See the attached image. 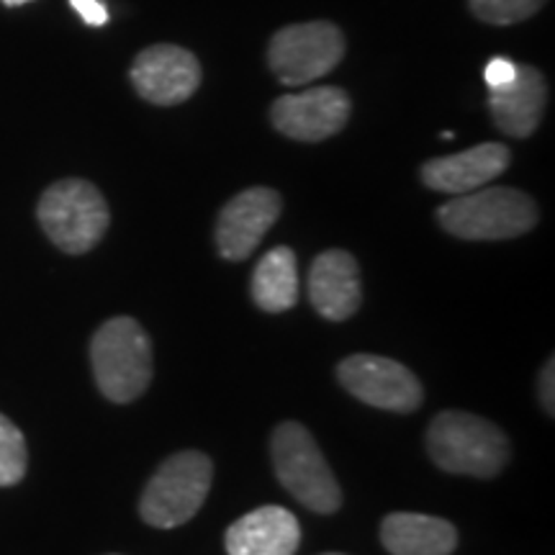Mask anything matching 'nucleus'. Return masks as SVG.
<instances>
[{"label":"nucleus","instance_id":"obj_1","mask_svg":"<svg viewBox=\"0 0 555 555\" xmlns=\"http://www.w3.org/2000/svg\"><path fill=\"white\" fill-rule=\"evenodd\" d=\"M90 365L101 393L114 404H129L152 380V345L142 324L114 317L90 339Z\"/></svg>","mask_w":555,"mask_h":555},{"label":"nucleus","instance_id":"obj_2","mask_svg":"<svg viewBox=\"0 0 555 555\" xmlns=\"http://www.w3.org/2000/svg\"><path fill=\"white\" fill-rule=\"evenodd\" d=\"M427 450L448 474L494 478L509 461V442L502 429L483 416L442 412L427 429Z\"/></svg>","mask_w":555,"mask_h":555},{"label":"nucleus","instance_id":"obj_3","mask_svg":"<svg viewBox=\"0 0 555 555\" xmlns=\"http://www.w3.org/2000/svg\"><path fill=\"white\" fill-rule=\"evenodd\" d=\"M437 221L461 240H512L538 224V206L517 189H476L437 208Z\"/></svg>","mask_w":555,"mask_h":555},{"label":"nucleus","instance_id":"obj_4","mask_svg":"<svg viewBox=\"0 0 555 555\" xmlns=\"http://www.w3.org/2000/svg\"><path fill=\"white\" fill-rule=\"evenodd\" d=\"M37 217L47 237L67 255L90 253L111 224L106 198L80 178L57 180L41 193Z\"/></svg>","mask_w":555,"mask_h":555},{"label":"nucleus","instance_id":"obj_5","mask_svg":"<svg viewBox=\"0 0 555 555\" xmlns=\"http://www.w3.org/2000/svg\"><path fill=\"white\" fill-rule=\"evenodd\" d=\"M278 481L307 509L317 515H332L343 504V491L314 437L298 422H283L270 442Z\"/></svg>","mask_w":555,"mask_h":555},{"label":"nucleus","instance_id":"obj_6","mask_svg":"<svg viewBox=\"0 0 555 555\" xmlns=\"http://www.w3.org/2000/svg\"><path fill=\"white\" fill-rule=\"evenodd\" d=\"M214 466L204 453L185 450L168 457L150 478L139 502V515L152 527L172 530L196 517L211 489Z\"/></svg>","mask_w":555,"mask_h":555},{"label":"nucleus","instance_id":"obj_7","mask_svg":"<svg viewBox=\"0 0 555 555\" xmlns=\"http://www.w3.org/2000/svg\"><path fill=\"white\" fill-rule=\"evenodd\" d=\"M345 37L330 21H307L281 29L270 41V69L283 86H307L339 65Z\"/></svg>","mask_w":555,"mask_h":555},{"label":"nucleus","instance_id":"obj_8","mask_svg":"<svg viewBox=\"0 0 555 555\" xmlns=\"http://www.w3.org/2000/svg\"><path fill=\"white\" fill-rule=\"evenodd\" d=\"M337 378L352 397L386 412L406 414L422 404V384L391 358L350 356L339 363Z\"/></svg>","mask_w":555,"mask_h":555},{"label":"nucleus","instance_id":"obj_9","mask_svg":"<svg viewBox=\"0 0 555 555\" xmlns=\"http://www.w3.org/2000/svg\"><path fill=\"white\" fill-rule=\"evenodd\" d=\"M273 127L298 142H322L345 129L350 119V99L332 86L309 88L304 93L283 95L270 108Z\"/></svg>","mask_w":555,"mask_h":555},{"label":"nucleus","instance_id":"obj_10","mask_svg":"<svg viewBox=\"0 0 555 555\" xmlns=\"http://www.w3.org/2000/svg\"><path fill=\"white\" fill-rule=\"evenodd\" d=\"M129 75L137 93L155 106L189 101L201 86L198 60L176 44H155L139 52Z\"/></svg>","mask_w":555,"mask_h":555},{"label":"nucleus","instance_id":"obj_11","mask_svg":"<svg viewBox=\"0 0 555 555\" xmlns=\"http://www.w3.org/2000/svg\"><path fill=\"white\" fill-rule=\"evenodd\" d=\"M281 217V196L266 185H255L221 208L217 247L227 260H247Z\"/></svg>","mask_w":555,"mask_h":555},{"label":"nucleus","instance_id":"obj_12","mask_svg":"<svg viewBox=\"0 0 555 555\" xmlns=\"http://www.w3.org/2000/svg\"><path fill=\"white\" fill-rule=\"evenodd\" d=\"M506 165H509V150L499 142H486L457 155L429 159L422 165V180L427 189L461 196L496 180Z\"/></svg>","mask_w":555,"mask_h":555},{"label":"nucleus","instance_id":"obj_13","mask_svg":"<svg viewBox=\"0 0 555 555\" xmlns=\"http://www.w3.org/2000/svg\"><path fill=\"white\" fill-rule=\"evenodd\" d=\"M309 298L314 309L332 322H345L360 309L363 283L356 258L345 249H327L311 262Z\"/></svg>","mask_w":555,"mask_h":555},{"label":"nucleus","instance_id":"obj_14","mask_svg":"<svg viewBox=\"0 0 555 555\" xmlns=\"http://www.w3.org/2000/svg\"><path fill=\"white\" fill-rule=\"evenodd\" d=\"M224 543L229 555H296L301 527L283 506H260L229 527Z\"/></svg>","mask_w":555,"mask_h":555},{"label":"nucleus","instance_id":"obj_15","mask_svg":"<svg viewBox=\"0 0 555 555\" xmlns=\"http://www.w3.org/2000/svg\"><path fill=\"white\" fill-rule=\"evenodd\" d=\"M547 103L545 78L535 67H517V78L502 90H489V108L499 131L525 139L540 127Z\"/></svg>","mask_w":555,"mask_h":555},{"label":"nucleus","instance_id":"obj_16","mask_svg":"<svg viewBox=\"0 0 555 555\" xmlns=\"http://www.w3.org/2000/svg\"><path fill=\"white\" fill-rule=\"evenodd\" d=\"M380 540L391 555H450L457 547V530L442 517L393 512L380 525Z\"/></svg>","mask_w":555,"mask_h":555},{"label":"nucleus","instance_id":"obj_17","mask_svg":"<svg viewBox=\"0 0 555 555\" xmlns=\"http://www.w3.org/2000/svg\"><path fill=\"white\" fill-rule=\"evenodd\" d=\"M253 301L262 311L281 314L298 301V268L291 247H275L262 255L253 273Z\"/></svg>","mask_w":555,"mask_h":555},{"label":"nucleus","instance_id":"obj_18","mask_svg":"<svg viewBox=\"0 0 555 555\" xmlns=\"http://www.w3.org/2000/svg\"><path fill=\"white\" fill-rule=\"evenodd\" d=\"M29 468L26 437L9 416L0 414V486H16Z\"/></svg>","mask_w":555,"mask_h":555},{"label":"nucleus","instance_id":"obj_19","mask_svg":"<svg viewBox=\"0 0 555 555\" xmlns=\"http://www.w3.org/2000/svg\"><path fill=\"white\" fill-rule=\"evenodd\" d=\"M470 11L486 24L509 26L525 21L543 9L545 0H468Z\"/></svg>","mask_w":555,"mask_h":555},{"label":"nucleus","instance_id":"obj_20","mask_svg":"<svg viewBox=\"0 0 555 555\" xmlns=\"http://www.w3.org/2000/svg\"><path fill=\"white\" fill-rule=\"evenodd\" d=\"M517 67L515 62L506 60V57H494L489 65L483 67V80L489 90H502L506 86H512L517 78Z\"/></svg>","mask_w":555,"mask_h":555},{"label":"nucleus","instance_id":"obj_21","mask_svg":"<svg viewBox=\"0 0 555 555\" xmlns=\"http://www.w3.org/2000/svg\"><path fill=\"white\" fill-rule=\"evenodd\" d=\"M69 5L80 13L88 26H103L108 21V9L101 0H69Z\"/></svg>","mask_w":555,"mask_h":555},{"label":"nucleus","instance_id":"obj_22","mask_svg":"<svg viewBox=\"0 0 555 555\" xmlns=\"http://www.w3.org/2000/svg\"><path fill=\"white\" fill-rule=\"evenodd\" d=\"M555 360L551 358L540 373V401H543L545 412L553 414L555 412Z\"/></svg>","mask_w":555,"mask_h":555},{"label":"nucleus","instance_id":"obj_23","mask_svg":"<svg viewBox=\"0 0 555 555\" xmlns=\"http://www.w3.org/2000/svg\"><path fill=\"white\" fill-rule=\"evenodd\" d=\"M24 3H31V0H3V5H9V9H18Z\"/></svg>","mask_w":555,"mask_h":555},{"label":"nucleus","instance_id":"obj_24","mask_svg":"<svg viewBox=\"0 0 555 555\" xmlns=\"http://www.w3.org/2000/svg\"><path fill=\"white\" fill-rule=\"evenodd\" d=\"M324 555H343V553H324Z\"/></svg>","mask_w":555,"mask_h":555}]
</instances>
